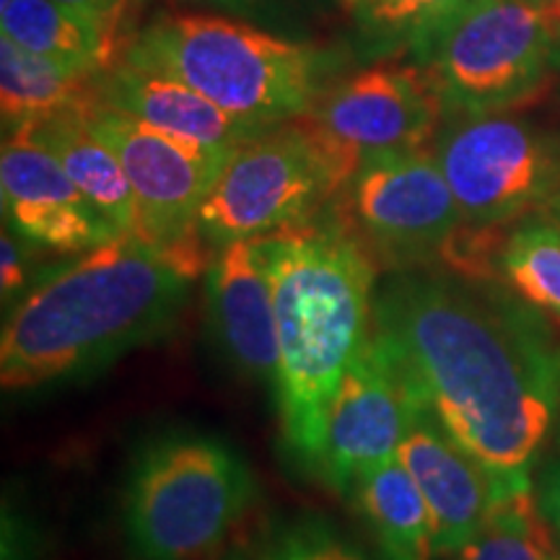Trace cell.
I'll return each mask as SVG.
<instances>
[{"mask_svg": "<svg viewBox=\"0 0 560 560\" xmlns=\"http://www.w3.org/2000/svg\"><path fill=\"white\" fill-rule=\"evenodd\" d=\"M371 332L408 392L506 495L532 490L560 412V340L501 280L382 272Z\"/></svg>", "mask_w": 560, "mask_h": 560, "instance_id": "cell-1", "label": "cell"}, {"mask_svg": "<svg viewBox=\"0 0 560 560\" xmlns=\"http://www.w3.org/2000/svg\"><path fill=\"white\" fill-rule=\"evenodd\" d=\"M192 276L136 234L52 260L5 310L0 382L11 395L94 376L177 322Z\"/></svg>", "mask_w": 560, "mask_h": 560, "instance_id": "cell-2", "label": "cell"}, {"mask_svg": "<svg viewBox=\"0 0 560 560\" xmlns=\"http://www.w3.org/2000/svg\"><path fill=\"white\" fill-rule=\"evenodd\" d=\"M257 244L276 304L272 400L285 450L312 472L335 392L371 338L382 268L346 215H317Z\"/></svg>", "mask_w": 560, "mask_h": 560, "instance_id": "cell-3", "label": "cell"}, {"mask_svg": "<svg viewBox=\"0 0 560 560\" xmlns=\"http://www.w3.org/2000/svg\"><path fill=\"white\" fill-rule=\"evenodd\" d=\"M198 91L252 128H276L312 109L325 58L221 13H166L143 26L122 55Z\"/></svg>", "mask_w": 560, "mask_h": 560, "instance_id": "cell-4", "label": "cell"}, {"mask_svg": "<svg viewBox=\"0 0 560 560\" xmlns=\"http://www.w3.org/2000/svg\"><path fill=\"white\" fill-rule=\"evenodd\" d=\"M257 501L249 462L226 439L170 429L132 454L122 488V537L132 560H210Z\"/></svg>", "mask_w": 560, "mask_h": 560, "instance_id": "cell-5", "label": "cell"}, {"mask_svg": "<svg viewBox=\"0 0 560 560\" xmlns=\"http://www.w3.org/2000/svg\"><path fill=\"white\" fill-rule=\"evenodd\" d=\"M353 174L304 117L257 132L223 164L200 206L210 252L322 215Z\"/></svg>", "mask_w": 560, "mask_h": 560, "instance_id": "cell-6", "label": "cell"}, {"mask_svg": "<svg viewBox=\"0 0 560 560\" xmlns=\"http://www.w3.org/2000/svg\"><path fill=\"white\" fill-rule=\"evenodd\" d=\"M560 24L545 0H475L416 52L446 115L506 112L545 86Z\"/></svg>", "mask_w": 560, "mask_h": 560, "instance_id": "cell-7", "label": "cell"}, {"mask_svg": "<svg viewBox=\"0 0 560 560\" xmlns=\"http://www.w3.org/2000/svg\"><path fill=\"white\" fill-rule=\"evenodd\" d=\"M431 149L467 229L509 231L560 195V138L509 112L444 115Z\"/></svg>", "mask_w": 560, "mask_h": 560, "instance_id": "cell-8", "label": "cell"}, {"mask_svg": "<svg viewBox=\"0 0 560 560\" xmlns=\"http://www.w3.org/2000/svg\"><path fill=\"white\" fill-rule=\"evenodd\" d=\"M340 198L382 272L441 268L465 226L433 149L363 159Z\"/></svg>", "mask_w": 560, "mask_h": 560, "instance_id": "cell-9", "label": "cell"}, {"mask_svg": "<svg viewBox=\"0 0 560 560\" xmlns=\"http://www.w3.org/2000/svg\"><path fill=\"white\" fill-rule=\"evenodd\" d=\"M86 115L128 174L136 198V236L192 278L202 276L213 252L202 242L198 215L229 156L182 143L96 100L86 104Z\"/></svg>", "mask_w": 560, "mask_h": 560, "instance_id": "cell-10", "label": "cell"}, {"mask_svg": "<svg viewBox=\"0 0 560 560\" xmlns=\"http://www.w3.org/2000/svg\"><path fill=\"white\" fill-rule=\"evenodd\" d=\"M444 115V102L418 62H380L322 91L301 117L355 174L376 153L429 149Z\"/></svg>", "mask_w": 560, "mask_h": 560, "instance_id": "cell-11", "label": "cell"}, {"mask_svg": "<svg viewBox=\"0 0 560 560\" xmlns=\"http://www.w3.org/2000/svg\"><path fill=\"white\" fill-rule=\"evenodd\" d=\"M412 408L416 397L371 332L335 392L312 472L348 499L361 475L397 459Z\"/></svg>", "mask_w": 560, "mask_h": 560, "instance_id": "cell-12", "label": "cell"}, {"mask_svg": "<svg viewBox=\"0 0 560 560\" xmlns=\"http://www.w3.org/2000/svg\"><path fill=\"white\" fill-rule=\"evenodd\" d=\"M5 226L52 255H79L120 236L62 164L30 132H5L0 153Z\"/></svg>", "mask_w": 560, "mask_h": 560, "instance_id": "cell-13", "label": "cell"}, {"mask_svg": "<svg viewBox=\"0 0 560 560\" xmlns=\"http://www.w3.org/2000/svg\"><path fill=\"white\" fill-rule=\"evenodd\" d=\"M433 522V558L452 556L478 535L499 501L509 499L490 472L416 400L397 452Z\"/></svg>", "mask_w": 560, "mask_h": 560, "instance_id": "cell-14", "label": "cell"}, {"mask_svg": "<svg viewBox=\"0 0 560 560\" xmlns=\"http://www.w3.org/2000/svg\"><path fill=\"white\" fill-rule=\"evenodd\" d=\"M206 306L221 355L244 380L276 392L278 330L268 268L257 240L234 242L210 255Z\"/></svg>", "mask_w": 560, "mask_h": 560, "instance_id": "cell-15", "label": "cell"}, {"mask_svg": "<svg viewBox=\"0 0 560 560\" xmlns=\"http://www.w3.org/2000/svg\"><path fill=\"white\" fill-rule=\"evenodd\" d=\"M94 100L115 107L136 120L151 125L166 136L190 143L195 149L231 156L244 140L255 138L260 128L236 120L229 112L164 73L109 62L94 79ZM268 130V128H265Z\"/></svg>", "mask_w": 560, "mask_h": 560, "instance_id": "cell-16", "label": "cell"}, {"mask_svg": "<svg viewBox=\"0 0 560 560\" xmlns=\"http://www.w3.org/2000/svg\"><path fill=\"white\" fill-rule=\"evenodd\" d=\"M89 102L70 104L19 130L30 132L60 161L75 187L112 226L120 234H136V198H132L128 174L107 140L91 128L86 115Z\"/></svg>", "mask_w": 560, "mask_h": 560, "instance_id": "cell-17", "label": "cell"}, {"mask_svg": "<svg viewBox=\"0 0 560 560\" xmlns=\"http://www.w3.org/2000/svg\"><path fill=\"white\" fill-rule=\"evenodd\" d=\"M348 499L374 537L382 560H436L431 511L400 459L361 475Z\"/></svg>", "mask_w": 560, "mask_h": 560, "instance_id": "cell-18", "label": "cell"}, {"mask_svg": "<svg viewBox=\"0 0 560 560\" xmlns=\"http://www.w3.org/2000/svg\"><path fill=\"white\" fill-rule=\"evenodd\" d=\"M5 37L42 58L102 73L109 66V24L86 11L55 0H9L0 3Z\"/></svg>", "mask_w": 560, "mask_h": 560, "instance_id": "cell-19", "label": "cell"}, {"mask_svg": "<svg viewBox=\"0 0 560 560\" xmlns=\"http://www.w3.org/2000/svg\"><path fill=\"white\" fill-rule=\"evenodd\" d=\"M100 73L62 66L42 58L0 34V109L5 132L37 122L70 104L94 96V79Z\"/></svg>", "mask_w": 560, "mask_h": 560, "instance_id": "cell-20", "label": "cell"}, {"mask_svg": "<svg viewBox=\"0 0 560 560\" xmlns=\"http://www.w3.org/2000/svg\"><path fill=\"white\" fill-rule=\"evenodd\" d=\"M495 272L532 310L560 325V226L550 215H529L509 229Z\"/></svg>", "mask_w": 560, "mask_h": 560, "instance_id": "cell-21", "label": "cell"}, {"mask_svg": "<svg viewBox=\"0 0 560 560\" xmlns=\"http://www.w3.org/2000/svg\"><path fill=\"white\" fill-rule=\"evenodd\" d=\"M552 535L535 490H524L499 501L470 542L436 560H552L560 550Z\"/></svg>", "mask_w": 560, "mask_h": 560, "instance_id": "cell-22", "label": "cell"}, {"mask_svg": "<svg viewBox=\"0 0 560 560\" xmlns=\"http://www.w3.org/2000/svg\"><path fill=\"white\" fill-rule=\"evenodd\" d=\"M472 3L475 0H359L355 16L363 39L374 50L389 52L410 47L418 52Z\"/></svg>", "mask_w": 560, "mask_h": 560, "instance_id": "cell-23", "label": "cell"}, {"mask_svg": "<svg viewBox=\"0 0 560 560\" xmlns=\"http://www.w3.org/2000/svg\"><path fill=\"white\" fill-rule=\"evenodd\" d=\"M257 560H371L330 516L293 514L272 520L255 545Z\"/></svg>", "mask_w": 560, "mask_h": 560, "instance_id": "cell-24", "label": "cell"}, {"mask_svg": "<svg viewBox=\"0 0 560 560\" xmlns=\"http://www.w3.org/2000/svg\"><path fill=\"white\" fill-rule=\"evenodd\" d=\"M45 247L26 240V236L16 234V231L5 226L3 240H0V296H3V306L16 304L26 291L32 289L34 280L50 262H45L37 255H45Z\"/></svg>", "mask_w": 560, "mask_h": 560, "instance_id": "cell-25", "label": "cell"}, {"mask_svg": "<svg viewBox=\"0 0 560 560\" xmlns=\"http://www.w3.org/2000/svg\"><path fill=\"white\" fill-rule=\"evenodd\" d=\"M39 545L32 522L16 506L3 503V560H37Z\"/></svg>", "mask_w": 560, "mask_h": 560, "instance_id": "cell-26", "label": "cell"}, {"mask_svg": "<svg viewBox=\"0 0 560 560\" xmlns=\"http://www.w3.org/2000/svg\"><path fill=\"white\" fill-rule=\"evenodd\" d=\"M532 490H535V501L542 516L560 540V454L542 462L535 482H532Z\"/></svg>", "mask_w": 560, "mask_h": 560, "instance_id": "cell-27", "label": "cell"}, {"mask_svg": "<svg viewBox=\"0 0 560 560\" xmlns=\"http://www.w3.org/2000/svg\"><path fill=\"white\" fill-rule=\"evenodd\" d=\"M55 3L86 11V13H91V16L102 19L104 24H112V19L117 16V11H120V5L125 3V0H55Z\"/></svg>", "mask_w": 560, "mask_h": 560, "instance_id": "cell-28", "label": "cell"}, {"mask_svg": "<svg viewBox=\"0 0 560 560\" xmlns=\"http://www.w3.org/2000/svg\"><path fill=\"white\" fill-rule=\"evenodd\" d=\"M185 3L202 5V9H213V11L252 13V11H260V5L268 3V0H185Z\"/></svg>", "mask_w": 560, "mask_h": 560, "instance_id": "cell-29", "label": "cell"}, {"mask_svg": "<svg viewBox=\"0 0 560 560\" xmlns=\"http://www.w3.org/2000/svg\"><path fill=\"white\" fill-rule=\"evenodd\" d=\"M210 560H257V556H255V548H249V545L229 542L219 556H213Z\"/></svg>", "mask_w": 560, "mask_h": 560, "instance_id": "cell-30", "label": "cell"}, {"mask_svg": "<svg viewBox=\"0 0 560 560\" xmlns=\"http://www.w3.org/2000/svg\"><path fill=\"white\" fill-rule=\"evenodd\" d=\"M548 215H550V219H552V221H556V223H558V226H560V195H558V198H556V200H552V202H550V206H548Z\"/></svg>", "mask_w": 560, "mask_h": 560, "instance_id": "cell-31", "label": "cell"}, {"mask_svg": "<svg viewBox=\"0 0 560 560\" xmlns=\"http://www.w3.org/2000/svg\"><path fill=\"white\" fill-rule=\"evenodd\" d=\"M342 5H346L348 11H355V5H359V0H340Z\"/></svg>", "mask_w": 560, "mask_h": 560, "instance_id": "cell-32", "label": "cell"}, {"mask_svg": "<svg viewBox=\"0 0 560 560\" xmlns=\"http://www.w3.org/2000/svg\"><path fill=\"white\" fill-rule=\"evenodd\" d=\"M552 11H556V19H558V24H560V0H552Z\"/></svg>", "mask_w": 560, "mask_h": 560, "instance_id": "cell-33", "label": "cell"}, {"mask_svg": "<svg viewBox=\"0 0 560 560\" xmlns=\"http://www.w3.org/2000/svg\"><path fill=\"white\" fill-rule=\"evenodd\" d=\"M558 446H560V412H558Z\"/></svg>", "mask_w": 560, "mask_h": 560, "instance_id": "cell-34", "label": "cell"}, {"mask_svg": "<svg viewBox=\"0 0 560 560\" xmlns=\"http://www.w3.org/2000/svg\"><path fill=\"white\" fill-rule=\"evenodd\" d=\"M552 560H560V550H558V556H556V558H552Z\"/></svg>", "mask_w": 560, "mask_h": 560, "instance_id": "cell-35", "label": "cell"}, {"mask_svg": "<svg viewBox=\"0 0 560 560\" xmlns=\"http://www.w3.org/2000/svg\"><path fill=\"white\" fill-rule=\"evenodd\" d=\"M545 3H550V5H552V0H545Z\"/></svg>", "mask_w": 560, "mask_h": 560, "instance_id": "cell-36", "label": "cell"}]
</instances>
